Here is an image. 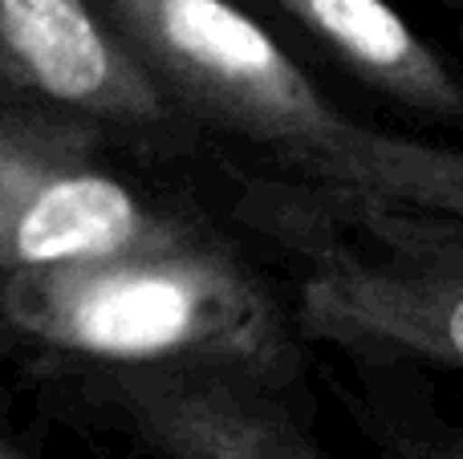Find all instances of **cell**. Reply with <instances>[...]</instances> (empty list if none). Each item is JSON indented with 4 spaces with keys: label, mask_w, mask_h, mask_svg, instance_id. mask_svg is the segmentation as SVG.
Here are the masks:
<instances>
[{
    "label": "cell",
    "mask_w": 463,
    "mask_h": 459,
    "mask_svg": "<svg viewBox=\"0 0 463 459\" xmlns=\"http://www.w3.org/2000/svg\"><path fill=\"white\" fill-rule=\"evenodd\" d=\"M0 322L78 370L228 366L309 390V346L285 297L228 232L13 273Z\"/></svg>",
    "instance_id": "cell-3"
},
{
    "label": "cell",
    "mask_w": 463,
    "mask_h": 459,
    "mask_svg": "<svg viewBox=\"0 0 463 459\" xmlns=\"http://www.w3.org/2000/svg\"><path fill=\"white\" fill-rule=\"evenodd\" d=\"M366 86L431 118H463V86L386 0H280Z\"/></svg>",
    "instance_id": "cell-7"
},
{
    "label": "cell",
    "mask_w": 463,
    "mask_h": 459,
    "mask_svg": "<svg viewBox=\"0 0 463 459\" xmlns=\"http://www.w3.org/2000/svg\"><path fill=\"white\" fill-rule=\"evenodd\" d=\"M0 102L179 163L200 138L86 0H0Z\"/></svg>",
    "instance_id": "cell-5"
},
{
    "label": "cell",
    "mask_w": 463,
    "mask_h": 459,
    "mask_svg": "<svg viewBox=\"0 0 463 459\" xmlns=\"http://www.w3.org/2000/svg\"><path fill=\"white\" fill-rule=\"evenodd\" d=\"M342 398L386 459H463V419L439 411L402 366H358Z\"/></svg>",
    "instance_id": "cell-8"
},
{
    "label": "cell",
    "mask_w": 463,
    "mask_h": 459,
    "mask_svg": "<svg viewBox=\"0 0 463 459\" xmlns=\"http://www.w3.org/2000/svg\"><path fill=\"white\" fill-rule=\"evenodd\" d=\"M232 216L280 260L305 346L463 370V216L326 195L236 163Z\"/></svg>",
    "instance_id": "cell-2"
},
{
    "label": "cell",
    "mask_w": 463,
    "mask_h": 459,
    "mask_svg": "<svg viewBox=\"0 0 463 459\" xmlns=\"http://www.w3.org/2000/svg\"><path fill=\"white\" fill-rule=\"evenodd\" d=\"M0 459H16V455H8V452H0Z\"/></svg>",
    "instance_id": "cell-9"
},
{
    "label": "cell",
    "mask_w": 463,
    "mask_h": 459,
    "mask_svg": "<svg viewBox=\"0 0 463 459\" xmlns=\"http://www.w3.org/2000/svg\"><path fill=\"white\" fill-rule=\"evenodd\" d=\"M86 390L155 459H329L305 390L228 366L81 370Z\"/></svg>",
    "instance_id": "cell-6"
},
{
    "label": "cell",
    "mask_w": 463,
    "mask_h": 459,
    "mask_svg": "<svg viewBox=\"0 0 463 459\" xmlns=\"http://www.w3.org/2000/svg\"><path fill=\"white\" fill-rule=\"evenodd\" d=\"M192 200L118 171L102 138L0 110V281L29 268L216 236Z\"/></svg>",
    "instance_id": "cell-4"
},
{
    "label": "cell",
    "mask_w": 463,
    "mask_h": 459,
    "mask_svg": "<svg viewBox=\"0 0 463 459\" xmlns=\"http://www.w3.org/2000/svg\"><path fill=\"white\" fill-rule=\"evenodd\" d=\"M195 138L326 195L463 216V151L362 126L228 0H102Z\"/></svg>",
    "instance_id": "cell-1"
}]
</instances>
